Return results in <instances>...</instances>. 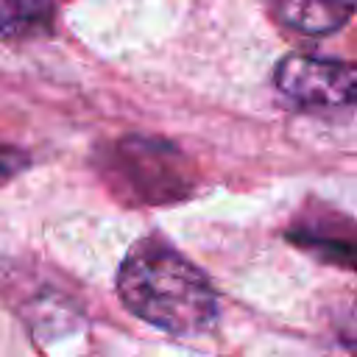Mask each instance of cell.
<instances>
[{
  "mask_svg": "<svg viewBox=\"0 0 357 357\" xmlns=\"http://www.w3.org/2000/svg\"><path fill=\"white\" fill-rule=\"evenodd\" d=\"M284 240L318 262L357 271V220L315 198L293 215Z\"/></svg>",
  "mask_w": 357,
  "mask_h": 357,
  "instance_id": "cell-4",
  "label": "cell"
},
{
  "mask_svg": "<svg viewBox=\"0 0 357 357\" xmlns=\"http://www.w3.org/2000/svg\"><path fill=\"white\" fill-rule=\"evenodd\" d=\"M273 86L307 112H357V61L287 53L273 67Z\"/></svg>",
  "mask_w": 357,
  "mask_h": 357,
  "instance_id": "cell-3",
  "label": "cell"
},
{
  "mask_svg": "<svg viewBox=\"0 0 357 357\" xmlns=\"http://www.w3.org/2000/svg\"><path fill=\"white\" fill-rule=\"evenodd\" d=\"M318 357H357V290L340 293L324 312Z\"/></svg>",
  "mask_w": 357,
  "mask_h": 357,
  "instance_id": "cell-6",
  "label": "cell"
},
{
  "mask_svg": "<svg viewBox=\"0 0 357 357\" xmlns=\"http://www.w3.org/2000/svg\"><path fill=\"white\" fill-rule=\"evenodd\" d=\"M117 296L131 315L170 335H201L218 318V293L206 273L159 234L128 248L117 271Z\"/></svg>",
  "mask_w": 357,
  "mask_h": 357,
  "instance_id": "cell-1",
  "label": "cell"
},
{
  "mask_svg": "<svg viewBox=\"0 0 357 357\" xmlns=\"http://www.w3.org/2000/svg\"><path fill=\"white\" fill-rule=\"evenodd\" d=\"M56 0H0V39L31 42L50 36Z\"/></svg>",
  "mask_w": 357,
  "mask_h": 357,
  "instance_id": "cell-7",
  "label": "cell"
},
{
  "mask_svg": "<svg viewBox=\"0 0 357 357\" xmlns=\"http://www.w3.org/2000/svg\"><path fill=\"white\" fill-rule=\"evenodd\" d=\"M28 165V156L14 151V148H0V184L8 181L11 176H17L22 167Z\"/></svg>",
  "mask_w": 357,
  "mask_h": 357,
  "instance_id": "cell-8",
  "label": "cell"
},
{
  "mask_svg": "<svg viewBox=\"0 0 357 357\" xmlns=\"http://www.w3.org/2000/svg\"><path fill=\"white\" fill-rule=\"evenodd\" d=\"M98 173L128 206H165L195 190L190 159L170 142L128 134L100 148Z\"/></svg>",
  "mask_w": 357,
  "mask_h": 357,
  "instance_id": "cell-2",
  "label": "cell"
},
{
  "mask_svg": "<svg viewBox=\"0 0 357 357\" xmlns=\"http://www.w3.org/2000/svg\"><path fill=\"white\" fill-rule=\"evenodd\" d=\"M271 6L287 28L307 36L332 33L357 11V0H271Z\"/></svg>",
  "mask_w": 357,
  "mask_h": 357,
  "instance_id": "cell-5",
  "label": "cell"
}]
</instances>
